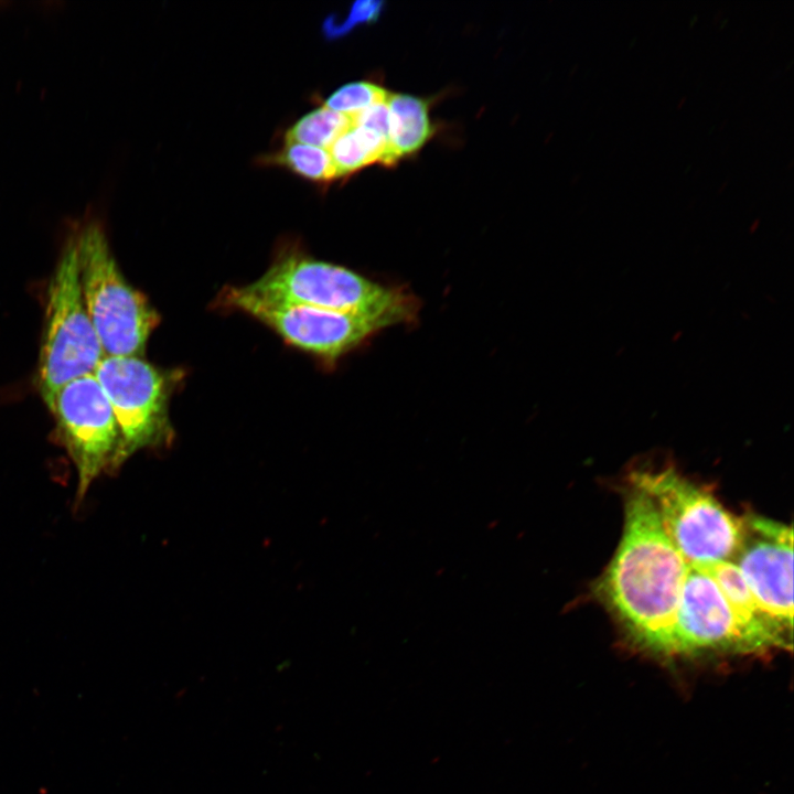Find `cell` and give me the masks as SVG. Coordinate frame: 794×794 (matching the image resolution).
<instances>
[{
	"label": "cell",
	"mask_w": 794,
	"mask_h": 794,
	"mask_svg": "<svg viewBox=\"0 0 794 794\" xmlns=\"http://www.w3.org/2000/svg\"><path fill=\"white\" fill-rule=\"evenodd\" d=\"M226 300L270 326L290 344L330 361L394 325L383 318L267 302L242 287L230 288Z\"/></svg>",
	"instance_id": "obj_8"
},
{
	"label": "cell",
	"mask_w": 794,
	"mask_h": 794,
	"mask_svg": "<svg viewBox=\"0 0 794 794\" xmlns=\"http://www.w3.org/2000/svg\"><path fill=\"white\" fill-rule=\"evenodd\" d=\"M388 108V164L420 150L432 136L428 104L425 99L390 94Z\"/></svg>",
	"instance_id": "obj_12"
},
{
	"label": "cell",
	"mask_w": 794,
	"mask_h": 794,
	"mask_svg": "<svg viewBox=\"0 0 794 794\" xmlns=\"http://www.w3.org/2000/svg\"><path fill=\"white\" fill-rule=\"evenodd\" d=\"M696 566L706 571L721 590L752 652L771 647H791L792 632L763 610L732 561Z\"/></svg>",
	"instance_id": "obj_11"
},
{
	"label": "cell",
	"mask_w": 794,
	"mask_h": 794,
	"mask_svg": "<svg viewBox=\"0 0 794 794\" xmlns=\"http://www.w3.org/2000/svg\"><path fill=\"white\" fill-rule=\"evenodd\" d=\"M328 150L337 178L346 176L376 162L387 165L388 135L352 124Z\"/></svg>",
	"instance_id": "obj_13"
},
{
	"label": "cell",
	"mask_w": 794,
	"mask_h": 794,
	"mask_svg": "<svg viewBox=\"0 0 794 794\" xmlns=\"http://www.w3.org/2000/svg\"><path fill=\"white\" fill-rule=\"evenodd\" d=\"M623 534L600 584L635 644L675 655V624L687 561L665 534L648 497L631 485Z\"/></svg>",
	"instance_id": "obj_1"
},
{
	"label": "cell",
	"mask_w": 794,
	"mask_h": 794,
	"mask_svg": "<svg viewBox=\"0 0 794 794\" xmlns=\"http://www.w3.org/2000/svg\"><path fill=\"white\" fill-rule=\"evenodd\" d=\"M389 96L390 94L382 86L367 81H358L333 92L323 106L352 117L371 106L386 103Z\"/></svg>",
	"instance_id": "obj_16"
},
{
	"label": "cell",
	"mask_w": 794,
	"mask_h": 794,
	"mask_svg": "<svg viewBox=\"0 0 794 794\" xmlns=\"http://www.w3.org/2000/svg\"><path fill=\"white\" fill-rule=\"evenodd\" d=\"M114 411L120 444L114 468L169 433L167 376L141 356L105 355L94 373Z\"/></svg>",
	"instance_id": "obj_6"
},
{
	"label": "cell",
	"mask_w": 794,
	"mask_h": 794,
	"mask_svg": "<svg viewBox=\"0 0 794 794\" xmlns=\"http://www.w3.org/2000/svg\"><path fill=\"white\" fill-rule=\"evenodd\" d=\"M105 357L87 312L79 282L75 233L67 237L51 277L37 367L46 404L66 383L94 374Z\"/></svg>",
	"instance_id": "obj_5"
},
{
	"label": "cell",
	"mask_w": 794,
	"mask_h": 794,
	"mask_svg": "<svg viewBox=\"0 0 794 794\" xmlns=\"http://www.w3.org/2000/svg\"><path fill=\"white\" fill-rule=\"evenodd\" d=\"M266 161L313 182H329L337 178L329 150L314 146L285 142V146L267 157Z\"/></svg>",
	"instance_id": "obj_14"
},
{
	"label": "cell",
	"mask_w": 794,
	"mask_h": 794,
	"mask_svg": "<svg viewBox=\"0 0 794 794\" xmlns=\"http://www.w3.org/2000/svg\"><path fill=\"white\" fill-rule=\"evenodd\" d=\"M242 288L267 302L383 318L394 325L412 323L419 311V301L411 292L296 254L281 257L260 278Z\"/></svg>",
	"instance_id": "obj_2"
},
{
	"label": "cell",
	"mask_w": 794,
	"mask_h": 794,
	"mask_svg": "<svg viewBox=\"0 0 794 794\" xmlns=\"http://www.w3.org/2000/svg\"><path fill=\"white\" fill-rule=\"evenodd\" d=\"M753 596L784 629L793 630V530L758 515L742 518L732 559Z\"/></svg>",
	"instance_id": "obj_9"
},
{
	"label": "cell",
	"mask_w": 794,
	"mask_h": 794,
	"mask_svg": "<svg viewBox=\"0 0 794 794\" xmlns=\"http://www.w3.org/2000/svg\"><path fill=\"white\" fill-rule=\"evenodd\" d=\"M75 237L83 299L105 355L141 356L157 312L122 276L98 217L86 218Z\"/></svg>",
	"instance_id": "obj_3"
},
{
	"label": "cell",
	"mask_w": 794,
	"mask_h": 794,
	"mask_svg": "<svg viewBox=\"0 0 794 794\" xmlns=\"http://www.w3.org/2000/svg\"><path fill=\"white\" fill-rule=\"evenodd\" d=\"M630 482L648 497L665 534L687 564L732 561L741 540L742 518L711 493L673 468L635 471Z\"/></svg>",
	"instance_id": "obj_4"
},
{
	"label": "cell",
	"mask_w": 794,
	"mask_h": 794,
	"mask_svg": "<svg viewBox=\"0 0 794 794\" xmlns=\"http://www.w3.org/2000/svg\"><path fill=\"white\" fill-rule=\"evenodd\" d=\"M702 651L752 653L728 601L713 579L689 565L675 624V654Z\"/></svg>",
	"instance_id": "obj_10"
},
{
	"label": "cell",
	"mask_w": 794,
	"mask_h": 794,
	"mask_svg": "<svg viewBox=\"0 0 794 794\" xmlns=\"http://www.w3.org/2000/svg\"><path fill=\"white\" fill-rule=\"evenodd\" d=\"M47 407L77 469L79 501L104 470L114 468L120 444L114 411L94 374L63 385Z\"/></svg>",
	"instance_id": "obj_7"
},
{
	"label": "cell",
	"mask_w": 794,
	"mask_h": 794,
	"mask_svg": "<svg viewBox=\"0 0 794 794\" xmlns=\"http://www.w3.org/2000/svg\"><path fill=\"white\" fill-rule=\"evenodd\" d=\"M351 125L352 119L350 116L322 106L296 121L287 130L285 142H297L329 149Z\"/></svg>",
	"instance_id": "obj_15"
}]
</instances>
